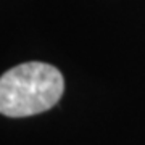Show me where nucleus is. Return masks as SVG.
Returning <instances> with one entry per match:
<instances>
[{
	"label": "nucleus",
	"mask_w": 145,
	"mask_h": 145,
	"mask_svg": "<svg viewBox=\"0 0 145 145\" xmlns=\"http://www.w3.org/2000/svg\"><path fill=\"white\" fill-rule=\"evenodd\" d=\"M65 79L58 68L29 61L8 69L0 78V111L8 118L44 113L58 103Z\"/></svg>",
	"instance_id": "1"
}]
</instances>
